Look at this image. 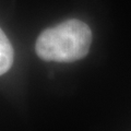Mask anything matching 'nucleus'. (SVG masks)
Instances as JSON below:
<instances>
[{
  "label": "nucleus",
  "mask_w": 131,
  "mask_h": 131,
  "mask_svg": "<svg viewBox=\"0 0 131 131\" xmlns=\"http://www.w3.org/2000/svg\"><path fill=\"white\" fill-rule=\"evenodd\" d=\"M92 32L86 23L68 20L46 28L36 40L35 50L40 59L55 62H73L89 54Z\"/></svg>",
  "instance_id": "nucleus-1"
},
{
  "label": "nucleus",
  "mask_w": 131,
  "mask_h": 131,
  "mask_svg": "<svg viewBox=\"0 0 131 131\" xmlns=\"http://www.w3.org/2000/svg\"><path fill=\"white\" fill-rule=\"evenodd\" d=\"M13 47L1 28H0V75L10 70L13 63Z\"/></svg>",
  "instance_id": "nucleus-2"
}]
</instances>
